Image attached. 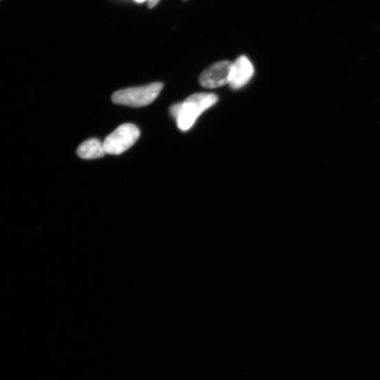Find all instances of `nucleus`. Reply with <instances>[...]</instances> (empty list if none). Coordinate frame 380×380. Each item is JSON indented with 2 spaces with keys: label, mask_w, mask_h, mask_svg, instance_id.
Masks as SVG:
<instances>
[{
  "label": "nucleus",
  "mask_w": 380,
  "mask_h": 380,
  "mask_svg": "<svg viewBox=\"0 0 380 380\" xmlns=\"http://www.w3.org/2000/svg\"><path fill=\"white\" fill-rule=\"evenodd\" d=\"M218 102V97L211 93H196L180 103L176 118L178 129L187 131L191 129L198 118Z\"/></svg>",
  "instance_id": "obj_1"
},
{
  "label": "nucleus",
  "mask_w": 380,
  "mask_h": 380,
  "mask_svg": "<svg viewBox=\"0 0 380 380\" xmlns=\"http://www.w3.org/2000/svg\"><path fill=\"white\" fill-rule=\"evenodd\" d=\"M77 154L84 160H95L106 154L103 143L95 138L83 142L77 149Z\"/></svg>",
  "instance_id": "obj_6"
},
{
  "label": "nucleus",
  "mask_w": 380,
  "mask_h": 380,
  "mask_svg": "<svg viewBox=\"0 0 380 380\" xmlns=\"http://www.w3.org/2000/svg\"><path fill=\"white\" fill-rule=\"evenodd\" d=\"M232 63L222 61L205 70L200 77V84L207 88H215L229 83Z\"/></svg>",
  "instance_id": "obj_4"
},
{
  "label": "nucleus",
  "mask_w": 380,
  "mask_h": 380,
  "mask_svg": "<svg viewBox=\"0 0 380 380\" xmlns=\"http://www.w3.org/2000/svg\"><path fill=\"white\" fill-rule=\"evenodd\" d=\"M140 131L138 127L132 123H125L109 136L104 142L106 154L118 155L130 149L139 139Z\"/></svg>",
  "instance_id": "obj_3"
},
{
  "label": "nucleus",
  "mask_w": 380,
  "mask_h": 380,
  "mask_svg": "<svg viewBox=\"0 0 380 380\" xmlns=\"http://www.w3.org/2000/svg\"><path fill=\"white\" fill-rule=\"evenodd\" d=\"M160 1V0H149L148 6L149 8H153L154 6L157 5V3Z\"/></svg>",
  "instance_id": "obj_7"
},
{
  "label": "nucleus",
  "mask_w": 380,
  "mask_h": 380,
  "mask_svg": "<svg viewBox=\"0 0 380 380\" xmlns=\"http://www.w3.org/2000/svg\"><path fill=\"white\" fill-rule=\"evenodd\" d=\"M255 69L245 56H240L232 63L229 84L234 89H240L246 85L252 78Z\"/></svg>",
  "instance_id": "obj_5"
},
{
  "label": "nucleus",
  "mask_w": 380,
  "mask_h": 380,
  "mask_svg": "<svg viewBox=\"0 0 380 380\" xmlns=\"http://www.w3.org/2000/svg\"><path fill=\"white\" fill-rule=\"evenodd\" d=\"M135 1L137 3H141L146 1V0H135Z\"/></svg>",
  "instance_id": "obj_8"
},
{
  "label": "nucleus",
  "mask_w": 380,
  "mask_h": 380,
  "mask_svg": "<svg viewBox=\"0 0 380 380\" xmlns=\"http://www.w3.org/2000/svg\"><path fill=\"white\" fill-rule=\"evenodd\" d=\"M162 89L163 84L161 83L123 89L114 92L112 100L117 105L134 107H145L152 103Z\"/></svg>",
  "instance_id": "obj_2"
}]
</instances>
